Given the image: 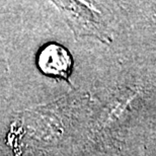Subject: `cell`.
Instances as JSON below:
<instances>
[{
	"label": "cell",
	"instance_id": "6da1fadb",
	"mask_svg": "<svg viewBox=\"0 0 156 156\" xmlns=\"http://www.w3.org/2000/svg\"><path fill=\"white\" fill-rule=\"evenodd\" d=\"M75 37L91 36L110 43L111 34L101 11L90 2L54 1Z\"/></svg>",
	"mask_w": 156,
	"mask_h": 156
},
{
	"label": "cell",
	"instance_id": "7a4b0ae2",
	"mask_svg": "<svg viewBox=\"0 0 156 156\" xmlns=\"http://www.w3.org/2000/svg\"><path fill=\"white\" fill-rule=\"evenodd\" d=\"M38 67L45 75L68 80L73 67L70 52L57 43L44 46L38 54Z\"/></svg>",
	"mask_w": 156,
	"mask_h": 156
}]
</instances>
